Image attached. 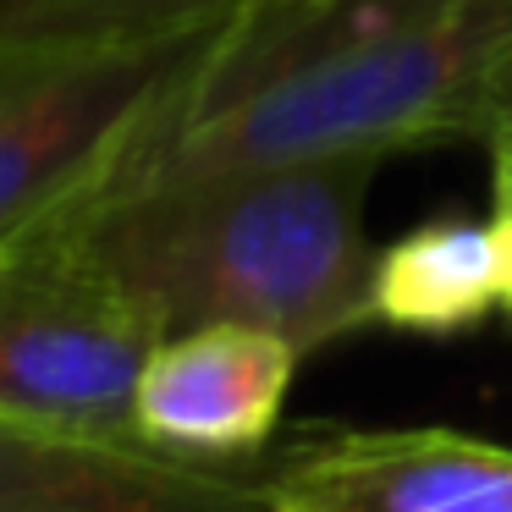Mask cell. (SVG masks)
<instances>
[{
	"label": "cell",
	"mask_w": 512,
	"mask_h": 512,
	"mask_svg": "<svg viewBox=\"0 0 512 512\" xmlns=\"http://www.w3.org/2000/svg\"><path fill=\"white\" fill-rule=\"evenodd\" d=\"M270 0L226 83L160 144L138 188L485 144L512 105V0Z\"/></svg>",
	"instance_id": "cell-1"
},
{
	"label": "cell",
	"mask_w": 512,
	"mask_h": 512,
	"mask_svg": "<svg viewBox=\"0 0 512 512\" xmlns=\"http://www.w3.org/2000/svg\"><path fill=\"white\" fill-rule=\"evenodd\" d=\"M270 0H0V254L122 199Z\"/></svg>",
	"instance_id": "cell-2"
},
{
	"label": "cell",
	"mask_w": 512,
	"mask_h": 512,
	"mask_svg": "<svg viewBox=\"0 0 512 512\" xmlns=\"http://www.w3.org/2000/svg\"><path fill=\"white\" fill-rule=\"evenodd\" d=\"M380 155L221 171L111 199L89 215L100 248L171 331L259 325L314 358L375 325L364 199Z\"/></svg>",
	"instance_id": "cell-3"
},
{
	"label": "cell",
	"mask_w": 512,
	"mask_h": 512,
	"mask_svg": "<svg viewBox=\"0 0 512 512\" xmlns=\"http://www.w3.org/2000/svg\"><path fill=\"white\" fill-rule=\"evenodd\" d=\"M171 325L100 248L89 221L0 254V413L133 430V391Z\"/></svg>",
	"instance_id": "cell-4"
},
{
	"label": "cell",
	"mask_w": 512,
	"mask_h": 512,
	"mask_svg": "<svg viewBox=\"0 0 512 512\" xmlns=\"http://www.w3.org/2000/svg\"><path fill=\"white\" fill-rule=\"evenodd\" d=\"M0 512H276L265 468L193 463L144 435L0 413Z\"/></svg>",
	"instance_id": "cell-5"
},
{
	"label": "cell",
	"mask_w": 512,
	"mask_h": 512,
	"mask_svg": "<svg viewBox=\"0 0 512 512\" xmlns=\"http://www.w3.org/2000/svg\"><path fill=\"white\" fill-rule=\"evenodd\" d=\"M265 485L276 512H512V452L463 430H309Z\"/></svg>",
	"instance_id": "cell-6"
},
{
	"label": "cell",
	"mask_w": 512,
	"mask_h": 512,
	"mask_svg": "<svg viewBox=\"0 0 512 512\" xmlns=\"http://www.w3.org/2000/svg\"><path fill=\"white\" fill-rule=\"evenodd\" d=\"M298 347L259 325H182L149 353L133 391V430L193 463H243L281 424Z\"/></svg>",
	"instance_id": "cell-7"
},
{
	"label": "cell",
	"mask_w": 512,
	"mask_h": 512,
	"mask_svg": "<svg viewBox=\"0 0 512 512\" xmlns=\"http://www.w3.org/2000/svg\"><path fill=\"white\" fill-rule=\"evenodd\" d=\"M501 303L490 221H430L375 254V325L413 336L474 331Z\"/></svg>",
	"instance_id": "cell-8"
},
{
	"label": "cell",
	"mask_w": 512,
	"mask_h": 512,
	"mask_svg": "<svg viewBox=\"0 0 512 512\" xmlns=\"http://www.w3.org/2000/svg\"><path fill=\"white\" fill-rule=\"evenodd\" d=\"M490 232L501 254V303L512 309V177L490 171Z\"/></svg>",
	"instance_id": "cell-9"
},
{
	"label": "cell",
	"mask_w": 512,
	"mask_h": 512,
	"mask_svg": "<svg viewBox=\"0 0 512 512\" xmlns=\"http://www.w3.org/2000/svg\"><path fill=\"white\" fill-rule=\"evenodd\" d=\"M485 149H490V171H501V177H512V105H507V116H501V122L490 127Z\"/></svg>",
	"instance_id": "cell-10"
}]
</instances>
